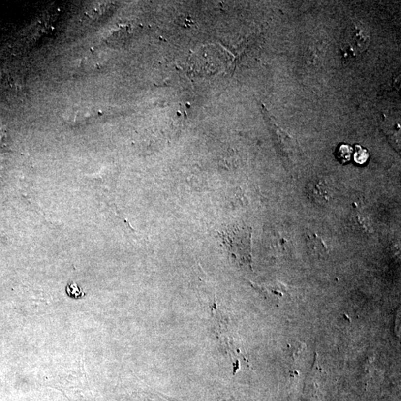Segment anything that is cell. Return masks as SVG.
I'll list each match as a JSON object with an SVG mask.
<instances>
[{
	"mask_svg": "<svg viewBox=\"0 0 401 401\" xmlns=\"http://www.w3.org/2000/svg\"><path fill=\"white\" fill-rule=\"evenodd\" d=\"M338 157L341 162L346 163L351 159L352 155L353 149L347 144H342L338 148Z\"/></svg>",
	"mask_w": 401,
	"mask_h": 401,
	"instance_id": "6da1fadb",
	"label": "cell"
},
{
	"mask_svg": "<svg viewBox=\"0 0 401 401\" xmlns=\"http://www.w3.org/2000/svg\"><path fill=\"white\" fill-rule=\"evenodd\" d=\"M65 291H66L68 297H71V298L80 299L85 296V293L84 292L82 288H80L77 284L74 283V282L68 284L66 288H65Z\"/></svg>",
	"mask_w": 401,
	"mask_h": 401,
	"instance_id": "7a4b0ae2",
	"label": "cell"
},
{
	"mask_svg": "<svg viewBox=\"0 0 401 401\" xmlns=\"http://www.w3.org/2000/svg\"><path fill=\"white\" fill-rule=\"evenodd\" d=\"M354 154L355 162L358 164H365L369 158V153L367 150L360 147V146H356Z\"/></svg>",
	"mask_w": 401,
	"mask_h": 401,
	"instance_id": "3957f363",
	"label": "cell"
},
{
	"mask_svg": "<svg viewBox=\"0 0 401 401\" xmlns=\"http://www.w3.org/2000/svg\"><path fill=\"white\" fill-rule=\"evenodd\" d=\"M144 398L145 401H169L165 397L160 394H147Z\"/></svg>",
	"mask_w": 401,
	"mask_h": 401,
	"instance_id": "277c9868",
	"label": "cell"
},
{
	"mask_svg": "<svg viewBox=\"0 0 401 401\" xmlns=\"http://www.w3.org/2000/svg\"><path fill=\"white\" fill-rule=\"evenodd\" d=\"M5 137H6V133H5V129L3 128L0 127V147H2V144H3L2 140L5 139Z\"/></svg>",
	"mask_w": 401,
	"mask_h": 401,
	"instance_id": "5b68a950",
	"label": "cell"
}]
</instances>
